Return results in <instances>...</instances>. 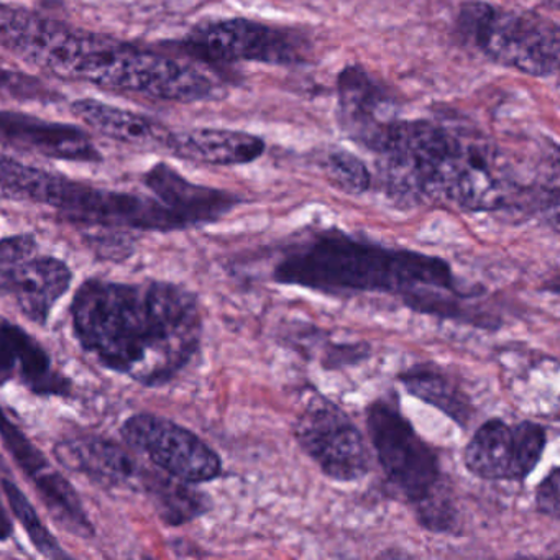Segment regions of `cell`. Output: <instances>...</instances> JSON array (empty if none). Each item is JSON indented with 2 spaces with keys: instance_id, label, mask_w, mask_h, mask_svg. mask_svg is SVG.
Returning a JSON list of instances; mask_svg holds the SVG:
<instances>
[{
  "instance_id": "6da1fadb",
  "label": "cell",
  "mask_w": 560,
  "mask_h": 560,
  "mask_svg": "<svg viewBox=\"0 0 560 560\" xmlns=\"http://www.w3.org/2000/svg\"><path fill=\"white\" fill-rule=\"evenodd\" d=\"M376 156L383 191L399 206L441 202L465 212H497L529 202L557 211V188L523 183L510 156L481 133L399 119Z\"/></svg>"
},
{
  "instance_id": "7a4b0ae2",
  "label": "cell",
  "mask_w": 560,
  "mask_h": 560,
  "mask_svg": "<svg viewBox=\"0 0 560 560\" xmlns=\"http://www.w3.org/2000/svg\"><path fill=\"white\" fill-rule=\"evenodd\" d=\"M71 317L101 365L147 386L175 378L201 346L198 300L178 284L90 280L74 294Z\"/></svg>"
},
{
  "instance_id": "3957f363",
  "label": "cell",
  "mask_w": 560,
  "mask_h": 560,
  "mask_svg": "<svg viewBox=\"0 0 560 560\" xmlns=\"http://www.w3.org/2000/svg\"><path fill=\"white\" fill-rule=\"evenodd\" d=\"M0 47L65 80L172 103L218 101L224 90L199 68L78 31L18 5H0Z\"/></svg>"
},
{
  "instance_id": "277c9868",
  "label": "cell",
  "mask_w": 560,
  "mask_h": 560,
  "mask_svg": "<svg viewBox=\"0 0 560 560\" xmlns=\"http://www.w3.org/2000/svg\"><path fill=\"white\" fill-rule=\"evenodd\" d=\"M273 280L319 293L393 294L411 310L441 317L460 316L462 301L475 296L444 258L386 247L340 229L314 232L288 248L275 265Z\"/></svg>"
},
{
  "instance_id": "5b68a950",
  "label": "cell",
  "mask_w": 560,
  "mask_h": 560,
  "mask_svg": "<svg viewBox=\"0 0 560 560\" xmlns=\"http://www.w3.org/2000/svg\"><path fill=\"white\" fill-rule=\"evenodd\" d=\"M365 422L386 481L412 508L418 523L432 533L454 529L455 508L438 452L392 399L370 402Z\"/></svg>"
},
{
  "instance_id": "8992f818",
  "label": "cell",
  "mask_w": 560,
  "mask_h": 560,
  "mask_svg": "<svg viewBox=\"0 0 560 560\" xmlns=\"http://www.w3.org/2000/svg\"><path fill=\"white\" fill-rule=\"evenodd\" d=\"M455 32L491 63L533 78H550L559 71V25L534 12L468 0L460 5Z\"/></svg>"
},
{
  "instance_id": "52a82bcc",
  "label": "cell",
  "mask_w": 560,
  "mask_h": 560,
  "mask_svg": "<svg viewBox=\"0 0 560 560\" xmlns=\"http://www.w3.org/2000/svg\"><path fill=\"white\" fill-rule=\"evenodd\" d=\"M37 205L50 206L70 221L103 228L182 231L172 212L156 198L96 188L65 176L45 173Z\"/></svg>"
},
{
  "instance_id": "ba28073f",
  "label": "cell",
  "mask_w": 560,
  "mask_h": 560,
  "mask_svg": "<svg viewBox=\"0 0 560 560\" xmlns=\"http://www.w3.org/2000/svg\"><path fill=\"white\" fill-rule=\"evenodd\" d=\"M183 47L191 57L211 65L250 61L296 67L310 58L307 40L298 32L244 18L208 22L195 28Z\"/></svg>"
},
{
  "instance_id": "9c48e42d",
  "label": "cell",
  "mask_w": 560,
  "mask_h": 560,
  "mask_svg": "<svg viewBox=\"0 0 560 560\" xmlns=\"http://www.w3.org/2000/svg\"><path fill=\"white\" fill-rule=\"evenodd\" d=\"M293 434L301 451L330 480L349 483L372 471V454L362 431L329 399H311L296 416Z\"/></svg>"
},
{
  "instance_id": "30bf717a",
  "label": "cell",
  "mask_w": 560,
  "mask_h": 560,
  "mask_svg": "<svg viewBox=\"0 0 560 560\" xmlns=\"http://www.w3.org/2000/svg\"><path fill=\"white\" fill-rule=\"evenodd\" d=\"M120 434L130 447L170 477L191 485L221 477L222 460L218 452L172 419L156 415L130 416Z\"/></svg>"
},
{
  "instance_id": "8fae6325",
  "label": "cell",
  "mask_w": 560,
  "mask_h": 560,
  "mask_svg": "<svg viewBox=\"0 0 560 560\" xmlns=\"http://www.w3.org/2000/svg\"><path fill=\"white\" fill-rule=\"evenodd\" d=\"M547 431L534 421L488 419L464 448L465 468L488 481H523L539 465Z\"/></svg>"
},
{
  "instance_id": "7c38bea8",
  "label": "cell",
  "mask_w": 560,
  "mask_h": 560,
  "mask_svg": "<svg viewBox=\"0 0 560 560\" xmlns=\"http://www.w3.org/2000/svg\"><path fill=\"white\" fill-rule=\"evenodd\" d=\"M337 120L350 140L375 153L398 120V106L365 67L347 65L337 77Z\"/></svg>"
},
{
  "instance_id": "4fadbf2b",
  "label": "cell",
  "mask_w": 560,
  "mask_h": 560,
  "mask_svg": "<svg viewBox=\"0 0 560 560\" xmlns=\"http://www.w3.org/2000/svg\"><path fill=\"white\" fill-rule=\"evenodd\" d=\"M55 454L65 467L106 488L149 490L153 494L166 475L150 474L122 445L101 438L61 442Z\"/></svg>"
},
{
  "instance_id": "5bb4252c",
  "label": "cell",
  "mask_w": 560,
  "mask_h": 560,
  "mask_svg": "<svg viewBox=\"0 0 560 560\" xmlns=\"http://www.w3.org/2000/svg\"><path fill=\"white\" fill-rule=\"evenodd\" d=\"M0 145L65 162L103 160L91 137L80 127L14 110H0Z\"/></svg>"
},
{
  "instance_id": "9a60e30c",
  "label": "cell",
  "mask_w": 560,
  "mask_h": 560,
  "mask_svg": "<svg viewBox=\"0 0 560 560\" xmlns=\"http://www.w3.org/2000/svg\"><path fill=\"white\" fill-rule=\"evenodd\" d=\"M143 182L153 192V198L172 212L182 231L221 221L244 202L234 192L189 182L166 163L152 166Z\"/></svg>"
},
{
  "instance_id": "2e32d148",
  "label": "cell",
  "mask_w": 560,
  "mask_h": 560,
  "mask_svg": "<svg viewBox=\"0 0 560 560\" xmlns=\"http://www.w3.org/2000/svg\"><path fill=\"white\" fill-rule=\"evenodd\" d=\"M2 270V291L11 293L22 313L38 324L47 323L55 304L70 290L73 280L70 267L54 257L34 255L14 267Z\"/></svg>"
},
{
  "instance_id": "e0dca14e",
  "label": "cell",
  "mask_w": 560,
  "mask_h": 560,
  "mask_svg": "<svg viewBox=\"0 0 560 560\" xmlns=\"http://www.w3.org/2000/svg\"><path fill=\"white\" fill-rule=\"evenodd\" d=\"M21 382L40 395H65L68 382L57 373L44 347L22 327L0 317V386Z\"/></svg>"
},
{
  "instance_id": "ac0fdd59",
  "label": "cell",
  "mask_w": 560,
  "mask_h": 560,
  "mask_svg": "<svg viewBox=\"0 0 560 560\" xmlns=\"http://www.w3.org/2000/svg\"><path fill=\"white\" fill-rule=\"evenodd\" d=\"M71 113L107 139L139 149L168 150L173 132L152 117L100 100H78Z\"/></svg>"
},
{
  "instance_id": "d6986e66",
  "label": "cell",
  "mask_w": 560,
  "mask_h": 560,
  "mask_svg": "<svg viewBox=\"0 0 560 560\" xmlns=\"http://www.w3.org/2000/svg\"><path fill=\"white\" fill-rule=\"evenodd\" d=\"M170 152L189 162L212 166L250 165L267 152V143L254 133L231 129H192L173 132Z\"/></svg>"
},
{
  "instance_id": "ffe728a7",
  "label": "cell",
  "mask_w": 560,
  "mask_h": 560,
  "mask_svg": "<svg viewBox=\"0 0 560 560\" xmlns=\"http://www.w3.org/2000/svg\"><path fill=\"white\" fill-rule=\"evenodd\" d=\"M398 380L409 395L434 406L460 428L470 424L475 411L470 396L451 373L432 363H421L399 373Z\"/></svg>"
},
{
  "instance_id": "44dd1931",
  "label": "cell",
  "mask_w": 560,
  "mask_h": 560,
  "mask_svg": "<svg viewBox=\"0 0 560 560\" xmlns=\"http://www.w3.org/2000/svg\"><path fill=\"white\" fill-rule=\"evenodd\" d=\"M0 485L4 490L5 498H8L9 506L14 511L15 517L19 523L22 524L25 530H27L28 537H31L32 544L44 553L45 557H67V552L61 549L58 540L51 536L50 530L47 529L40 517H38L37 511L32 506L31 501L25 497L24 491L8 477L2 474L0 477Z\"/></svg>"
},
{
  "instance_id": "7402d4cb",
  "label": "cell",
  "mask_w": 560,
  "mask_h": 560,
  "mask_svg": "<svg viewBox=\"0 0 560 560\" xmlns=\"http://www.w3.org/2000/svg\"><path fill=\"white\" fill-rule=\"evenodd\" d=\"M324 173L339 191L360 196L373 185L369 166L355 153L346 149H332L324 159Z\"/></svg>"
},
{
  "instance_id": "603a6c76",
  "label": "cell",
  "mask_w": 560,
  "mask_h": 560,
  "mask_svg": "<svg viewBox=\"0 0 560 560\" xmlns=\"http://www.w3.org/2000/svg\"><path fill=\"white\" fill-rule=\"evenodd\" d=\"M28 165L0 155V199L24 201L25 178Z\"/></svg>"
},
{
  "instance_id": "cb8c5ba5",
  "label": "cell",
  "mask_w": 560,
  "mask_h": 560,
  "mask_svg": "<svg viewBox=\"0 0 560 560\" xmlns=\"http://www.w3.org/2000/svg\"><path fill=\"white\" fill-rule=\"evenodd\" d=\"M560 470L552 467L547 477L540 481L536 490V508L544 516L559 520L560 514Z\"/></svg>"
},
{
  "instance_id": "d4e9b609",
  "label": "cell",
  "mask_w": 560,
  "mask_h": 560,
  "mask_svg": "<svg viewBox=\"0 0 560 560\" xmlns=\"http://www.w3.org/2000/svg\"><path fill=\"white\" fill-rule=\"evenodd\" d=\"M37 242L31 235H15L0 241V267L9 268L34 257Z\"/></svg>"
},
{
  "instance_id": "484cf974",
  "label": "cell",
  "mask_w": 560,
  "mask_h": 560,
  "mask_svg": "<svg viewBox=\"0 0 560 560\" xmlns=\"http://www.w3.org/2000/svg\"><path fill=\"white\" fill-rule=\"evenodd\" d=\"M9 533H11V523H9L8 514L2 510V504H0V537H8Z\"/></svg>"
},
{
  "instance_id": "4316f807",
  "label": "cell",
  "mask_w": 560,
  "mask_h": 560,
  "mask_svg": "<svg viewBox=\"0 0 560 560\" xmlns=\"http://www.w3.org/2000/svg\"><path fill=\"white\" fill-rule=\"evenodd\" d=\"M0 293H2V268H0Z\"/></svg>"
}]
</instances>
